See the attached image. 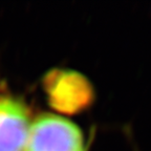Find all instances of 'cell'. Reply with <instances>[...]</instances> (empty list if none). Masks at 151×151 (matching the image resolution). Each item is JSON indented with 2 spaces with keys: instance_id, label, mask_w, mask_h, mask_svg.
<instances>
[{
  "instance_id": "cell-1",
  "label": "cell",
  "mask_w": 151,
  "mask_h": 151,
  "mask_svg": "<svg viewBox=\"0 0 151 151\" xmlns=\"http://www.w3.org/2000/svg\"><path fill=\"white\" fill-rule=\"evenodd\" d=\"M50 106L64 114H77L89 108L94 89L86 76L70 68L50 69L42 79Z\"/></svg>"
},
{
  "instance_id": "cell-2",
  "label": "cell",
  "mask_w": 151,
  "mask_h": 151,
  "mask_svg": "<svg viewBox=\"0 0 151 151\" xmlns=\"http://www.w3.org/2000/svg\"><path fill=\"white\" fill-rule=\"evenodd\" d=\"M23 151H86L78 125L54 113H42L32 122Z\"/></svg>"
},
{
  "instance_id": "cell-3",
  "label": "cell",
  "mask_w": 151,
  "mask_h": 151,
  "mask_svg": "<svg viewBox=\"0 0 151 151\" xmlns=\"http://www.w3.org/2000/svg\"><path fill=\"white\" fill-rule=\"evenodd\" d=\"M31 124L28 109L21 101L0 97V151H23Z\"/></svg>"
}]
</instances>
